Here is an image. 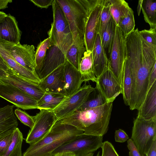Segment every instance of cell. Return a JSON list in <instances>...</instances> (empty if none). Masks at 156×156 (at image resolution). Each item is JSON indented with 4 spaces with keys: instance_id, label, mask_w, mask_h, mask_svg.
Here are the masks:
<instances>
[{
    "instance_id": "1",
    "label": "cell",
    "mask_w": 156,
    "mask_h": 156,
    "mask_svg": "<svg viewBox=\"0 0 156 156\" xmlns=\"http://www.w3.org/2000/svg\"><path fill=\"white\" fill-rule=\"evenodd\" d=\"M126 47V59L133 80L129 107L131 110H138L145 99L150 74L156 63V46L137 39L128 42Z\"/></svg>"
},
{
    "instance_id": "2",
    "label": "cell",
    "mask_w": 156,
    "mask_h": 156,
    "mask_svg": "<svg viewBox=\"0 0 156 156\" xmlns=\"http://www.w3.org/2000/svg\"><path fill=\"white\" fill-rule=\"evenodd\" d=\"M113 102L95 108L81 111L78 109L62 119V122L75 126L85 134L103 136L107 132Z\"/></svg>"
},
{
    "instance_id": "3",
    "label": "cell",
    "mask_w": 156,
    "mask_h": 156,
    "mask_svg": "<svg viewBox=\"0 0 156 156\" xmlns=\"http://www.w3.org/2000/svg\"><path fill=\"white\" fill-rule=\"evenodd\" d=\"M62 121V119L57 121L45 136L30 144L23 156H52V152L59 147L83 133Z\"/></svg>"
},
{
    "instance_id": "4",
    "label": "cell",
    "mask_w": 156,
    "mask_h": 156,
    "mask_svg": "<svg viewBox=\"0 0 156 156\" xmlns=\"http://www.w3.org/2000/svg\"><path fill=\"white\" fill-rule=\"evenodd\" d=\"M69 24L73 42L83 40L86 22L98 0H56Z\"/></svg>"
},
{
    "instance_id": "5",
    "label": "cell",
    "mask_w": 156,
    "mask_h": 156,
    "mask_svg": "<svg viewBox=\"0 0 156 156\" xmlns=\"http://www.w3.org/2000/svg\"><path fill=\"white\" fill-rule=\"evenodd\" d=\"M52 6L53 22L48 32L49 47L55 46L66 56L73 43L72 34L64 14L56 0H54Z\"/></svg>"
},
{
    "instance_id": "6",
    "label": "cell",
    "mask_w": 156,
    "mask_h": 156,
    "mask_svg": "<svg viewBox=\"0 0 156 156\" xmlns=\"http://www.w3.org/2000/svg\"><path fill=\"white\" fill-rule=\"evenodd\" d=\"M131 139L142 156L156 139V118L146 120L137 117L133 122Z\"/></svg>"
},
{
    "instance_id": "7",
    "label": "cell",
    "mask_w": 156,
    "mask_h": 156,
    "mask_svg": "<svg viewBox=\"0 0 156 156\" xmlns=\"http://www.w3.org/2000/svg\"><path fill=\"white\" fill-rule=\"evenodd\" d=\"M103 136L83 133L59 147L52 152V155L58 153L70 152L76 156H85L95 151L101 147Z\"/></svg>"
},
{
    "instance_id": "8",
    "label": "cell",
    "mask_w": 156,
    "mask_h": 156,
    "mask_svg": "<svg viewBox=\"0 0 156 156\" xmlns=\"http://www.w3.org/2000/svg\"><path fill=\"white\" fill-rule=\"evenodd\" d=\"M126 37L116 24L109 59V66L113 74L122 89L124 65L126 57Z\"/></svg>"
},
{
    "instance_id": "9",
    "label": "cell",
    "mask_w": 156,
    "mask_h": 156,
    "mask_svg": "<svg viewBox=\"0 0 156 156\" xmlns=\"http://www.w3.org/2000/svg\"><path fill=\"white\" fill-rule=\"evenodd\" d=\"M85 82L79 89L71 95L66 96L59 104L53 111L57 121L72 114L79 109L87 100L90 94L94 89Z\"/></svg>"
},
{
    "instance_id": "10",
    "label": "cell",
    "mask_w": 156,
    "mask_h": 156,
    "mask_svg": "<svg viewBox=\"0 0 156 156\" xmlns=\"http://www.w3.org/2000/svg\"><path fill=\"white\" fill-rule=\"evenodd\" d=\"M34 123L25 139L30 144L42 138L50 131L57 121L53 111L41 110L34 116Z\"/></svg>"
},
{
    "instance_id": "11",
    "label": "cell",
    "mask_w": 156,
    "mask_h": 156,
    "mask_svg": "<svg viewBox=\"0 0 156 156\" xmlns=\"http://www.w3.org/2000/svg\"><path fill=\"white\" fill-rule=\"evenodd\" d=\"M0 43L10 53L20 65L32 72L36 73L35 48L33 45L16 44L0 39Z\"/></svg>"
},
{
    "instance_id": "12",
    "label": "cell",
    "mask_w": 156,
    "mask_h": 156,
    "mask_svg": "<svg viewBox=\"0 0 156 156\" xmlns=\"http://www.w3.org/2000/svg\"><path fill=\"white\" fill-rule=\"evenodd\" d=\"M0 97L23 110L38 109V100L10 84L0 82Z\"/></svg>"
},
{
    "instance_id": "13",
    "label": "cell",
    "mask_w": 156,
    "mask_h": 156,
    "mask_svg": "<svg viewBox=\"0 0 156 156\" xmlns=\"http://www.w3.org/2000/svg\"><path fill=\"white\" fill-rule=\"evenodd\" d=\"M105 0H98L87 19L83 35L86 51H92L99 30L100 19Z\"/></svg>"
},
{
    "instance_id": "14",
    "label": "cell",
    "mask_w": 156,
    "mask_h": 156,
    "mask_svg": "<svg viewBox=\"0 0 156 156\" xmlns=\"http://www.w3.org/2000/svg\"><path fill=\"white\" fill-rule=\"evenodd\" d=\"M0 82L12 85L38 101L45 93L39 84L21 78L10 69L7 71L0 69Z\"/></svg>"
},
{
    "instance_id": "15",
    "label": "cell",
    "mask_w": 156,
    "mask_h": 156,
    "mask_svg": "<svg viewBox=\"0 0 156 156\" xmlns=\"http://www.w3.org/2000/svg\"><path fill=\"white\" fill-rule=\"evenodd\" d=\"M97 79L96 87L108 103L113 102L117 96L122 94V88L115 77L109 65Z\"/></svg>"
},
{
    "instance_id": "16",
    "label": "cell",
    "mask_w": 156,
    "mask_h": 156,
    "mask_svg": "<svg viewBox=\"0 0 156 156\" xmlns=\"http://www.w3.org/2000/svg\"><path fill=\"white\" fill-rule=\"evenodd\" d=\"M66 61L65 56L56 46L49 47L43 62L41 69L38 75L41 80Z\"/></svg>"
},
{
    "instance_id": "17",
    "label": "cell",
    "mask_w": 156,
    "mask_h": 156,
    "mask_svg": "<svg viewBox=\"0 0 156 156\" xmlns=\"http://www.w3.org/2000/svg\"><path fill=\"white\" fill-rule=\"evenodd\" d=\"M64 64L55 69L41 80L39 85L45 92L58 93L66 96Z\"/></svg>"
},
{
    "instance_id": "18",
    "label": "cell",
    "mask_w": 156,
    "mask_h": 156,
    "mask_svg": "<svg viewBox=\"0 0 156 156\" xmlns=\"http://www.w3.org/2000/svg\"><path fill=\"white\" fill-rule=\"evenodd\" d=\"M0 55L9 69L21 78L39 84L41 80L36 73L30 71L19 64L9 52L0 43Z\"/></svg>"
},
{
    "instance_id": "19",
    "label": "cell",
    "mask_w": 156,
    "mask_h": 156,
    "mask_svg": "<svg viewBox=\"0 0 156 156\" xmlns=\"http://www.w3.org/2000/svg\"><path fill=\"white\" fill-rule=\"evenodd\" d=\"M21 34L15 18L10 14L0 23V39L16 44L20 43Z\"/></svg>"
},
{
    "instance_id": "20",
    "label": "cell",
    "mask_w": 156,
    "mask_h": 156,
    "mask_svg": "<svg viewBox=\"0 0 156 156\" xmlns=\"http://www.w3.org/2000/svg\"><path fill=\"white\" fill-rule=\"evenodd\" d=\"M94 73L98 78L108 67L109 61L102 47L101 38L98 34L92 51Z\"/></svg>"
},
{
    "instance_id": "21",
    "label": "cell",
    "mask_w": 156,
    "mask_h": 156,
    "mask_svg": "<svg viewBox=\"0 0 156 156\" xmlns=\"http://www.w3.org/2000/svg\"><path fill=\"white\" fill-rule=\"evenodd\" d=\"M64 76L66 96H69L79 89L83 82L79 70L67 61L64 64Z\"/></svg>"
},
{
    "instance_id": "22",
    "label": "cell",
    "mask_w": 156,
    "mask_h": 156,
    "mask_svg": "<svg viewBox=\"0 0 156 156\" xmlns=\"http://www.w3.org/2000/svg\"><path fill=\"white\" fill-rule=\"evenodd\" d=\"M138 111L137 117L146 120L156 118V81L148 90L143 104Z\"/></svg>"
},
{
    "instance_id": "23",
    "label": "cell",
    "mask_w": 156,
    "mask_h": 156,
    "mask_svg": "<svg viewBox=\"0 0 156 156\" xmlns=\"http://www.w3.org/2000/svg\"><path fill=\"white\" fill-rule=\"evenodd\" d=\"M13 105L0 108V136L17 127L18 122L13 111Z\"/></svg>"
},
{
    "instance_id": "24",
    "label": "cell",
    "mask_w": 156,
    "mask_h": 156,
    "mask_svg": "<svg viewBox=\"0 0 156 156\" xmlns=\"http://www.w3.org/2000/svg\"><path fill=\"white\" fill-rule=\"evenodd\" d=\"M79 71L83 82L91 80L96 82L97 78L93 71L92 52L85 51L80 64Z\"/></svg>"
},
{
    "instance_id": "25",
    "label": "cell",
    "mask_w": 156,
    "mask_h": 156,
    "mask_svg": "<svg viewBox=\"0 0 156 156\" xmlns=\"http://www.w3.org/2000/svg\"><path fill=\"white\" fill-rule=\"evenodd\" d=\"M86 51L83 40L73 42L65 56L66 61L79 70L80 63Z\"/></svg>"
},
{
    "instance_id": "26",
    "label": "cell",
    "mask_w": 156,
    "mask_h": 156,
    "mask_svg": "<svg viewBox=\"0 0 156 156\" xmlns=\"http://www.w3.org/2000/svg\"><path fill=\"white\" fill-rule=\"evenodd\" d=\"M132 73L127 60L126 59L122 76V94L125 104L129 106L131 101L133 87Z\"/></svg>"
},
{
    "instance_id": "27",
    "label": "cell",
    "mask_w": 156,
    "mask_h": 156,
    "mask_svg": "<svg viewBox=\"0 0 156 156\" xmlns=\"http://www.w3.org/2000/svg\"><path fill=\"white\" fill-rule=\"evenodd\" d=\"M66 96L58 93L45 92L38 101V109L53 111Z\"/></svg>"
},
{
    "instance_id": "28",
    "label": "cell",
    "mask_w": 156,
    "mask_h": 156,
    "mask_svg": "<svg viewBox=\"0 0 156 156\" xmlns=\"http://www.w3.org/2000/svg\"><path fill=\"white\" fill-rule=\"evenodd\" d=\"M116 24L112 17L101 37L102 47L109 60L114 40Z\"/></svg>"
},
{
    "instance_id": "29",
    "label": "cell",
    "mask_w": 156,
    "mask_h": 156,
    "mask_svg": "<svg viewBox=\"0 0 156 156\" xmlns=\"http://www.w3.org/2000/svg\"><path fill=\"white\" fill-rule=\"evenodd\" d=\"M141 9L150 28H156V0H142Z\"/></svg>"
},
{
    "instance_id": "30",
    "label": "cell",
    "mask_w": 156,
    "mask_h": 156,
    "mask_svg": "<svg viewBox=\"0 0 156 156\" xmlns=\"http://www.w3.org/2000/svg\"><path fill=\"white\" fill-rule=\"evenodd\" d=\"M107 103L108 102L106 99L96 87L79 109L81 111L87 110L100 106Z\"/></svg>"
},
{
    "instance_id": "31",
    "label": "cell",
    "mask_w": 156,
    "mask_h": 156,
    "mask_svg": "<svg viewBox=\"0 0 156 156\" xmlns=\"http://www.w3.org/2000/svg\"><path fill=\"white\" fill-rule=\"evenodd\" d=\"M111 15L117 25L120 19L130 9L128 4L124 0H109Z\"/></svg>"
},
{
    "instance_id": "32",
    "label": "cell",
    "mask_w": 156,
    "mask_h": 156,
    "mask_svg": "<svg viewBox=\"0 0 156 156\" xmlns=\"http://www.w3.org/2000/svg\"><path fill=\"white\" fill-rule=\"evenodd\" d=\"M23 140V135L17 127L14 131L10 144L3 156H22V146Z\"/></svg>"
},
{
    "instance_id": "33",
    "label": "cell",
    "mask_w": 156,
    "mask_h": 156,
    "mask_svg": "<svg viewBox=\"0 0 156 156\" xmlns=\"http://www.w3.org/2000/svg\"><path fill=\"white\" fill-rule=\"evenodd\" d=\"M117 25L126 38L134 30V12L131 8L120 19Z\"/></svg>"
},
{
    "instance_id": "34",
    "label": "cell",
    "mask_w": 156,
    "mask_h": 156,
    "mask_svg": "<svg viewBox=\"0 0 156 156\" xmlns=\"http://www.w3.org/2000/svg\"><path fill=\"white\" fill-rule=\"evenodd\" d=\"M48 37L41 41L38 45L35 53V71L38 74L40 71L47 51L49 47Z\"/></svg>"
},
{
    "instance_id": "35",
    "label": "cell",
    "mask_w": 156,
    "mask_h": 156,
    "mask_svg": "<svg viewBox=\"0 0 156 156\" xmlns=\"http://www.w3.org/2000/svg\"><path fill=\"white\" fill-rule=\"evenodd\" d=\"M110 3L109 0H105L101 14L98 34L101 37L108 23L112 17L110 8Z\"/></svg>"
},
{
    "instance_id": "36",
    "label": "cell",
    "mask_w": 156,
    "mask_h": 156,
    "mask_svg": "<svg viewBox=\"0 0 156 156\" xmlns=\"http://www.w3.org/2000/svg\"><path fill=\"white\" fill-rule=\"evenodd\" d=\"M14 113L22 123L30 129L32 128L34 123V116L30 115L19 108L16 109Z\"/></svg>"
},
{
    "instance_id": "37",
    "label": "cell",
    "mask_w": 156,
    "mask_h": 156,
    "mask_svg": "<svg viewBox=\"0 0 156 156\" xmlns=\"http://www.w3.org/2000/svg\"><path fill=\"white\" fill-rule=\"evenodd\" d=\"M14 130L0 136V156H3L7 151L11 143Z\"/></svg>"
},
{
    "instance_id": "38",
    "label": "cell",
    "mask_w": 156,
    "mask_h": 156,
    "mask_svg": "<svg viewBox=\"0 0 156 156\" xmlns=\"http://www.w3.org/2000/svg\"><path fill=\"white\" fill-rule=\"evenodd\" d=\"M140 35L148 43L156 46V28L139 30Z\"/></svg>"
},
{
    "instance_id": "39",
    "label": "cell",
    "mask_w": 156,
    "mask_h": 156,
    "mask_svg": "<svg viewBox=\"0 0 156 156\" xmlns=\"http://www.w3.org/2000/svg\"><path fill=\"white\" fill-rule=\"evenodd\" d=\"M101 147L102 150L101 156H119L113 145L108 141L103 142Z\"/></svg>"
},
{
    "instance_id": "40",
    "label": "cell",
    "mask_w": 156,
    "mask_h": 156,
    "mask_svg": "<svg viewBox=\"0 0 156 156\" xmlns=\"http://www.w3.org/2000/svg\"><path fill=\"white\" fill-rule=\"evenodd\" d=\"M127 143L129 156H142L131 139H129Z\"/></svg>"
},
{
    "instance_id": "41",
    "label": "cell",
    "mask_w": 156,
    "mask_h": 156,
    "mask_svg": "<svg viewBox=\"0 0 156 156\" xmlns=\"http://www.w3.org/2000/svg\"><path fill=\"white\" fill-rule=\"evenodd\" d=\"M115 138L116 142L123 143L127 141L129 137L124 131L121 129H119L115 131Z\"/></svg>"
},
{
    "instance_id": "42",
    "label": "cell",
    "mask_w": 156,
    "mask_h": 156,
    "mask_svg": "<svg viewBox=\"0 0 156 156\" xmlns=\"http://www.w3.org/2000/svg\"><path fill=\"white\" fill-rule=\"evenodd\" d=\"M35 5L41 9H47L50 5H52L54 0H30Z\"/></svg>"
},
{
    "instance_id": "43",
    "label": "cell",
    "mask_w": 156,
    "mask_h": 156,
    "mask_svg": "<svg viewBox=\"0 0 156 156\" xmlns=\"http://www.w3.org/2000/svg\"><path fill=\"white\" fill-rule=\"evenodd\" d=\"M156 81V63L154 65L151 73L148 85V90L154 83Z\"/></svg>"
},
{
    "instance_id": "44",
    "label": "cell",
    "mask_w": 156,
    "mask_h": 156,
    "mask_svg": "<svg viewBox=\"0 0 156 156\" xmlns=\"http://www.w3.org/2000/svg\"><path fill=\"white\" fill-rule=\"evenodd\" d=\"M145 156H156V139L153 141Z\"/></svg>"
},
{
    "instance_id": "45",
    "label": "cell",
    "mask_w": 156,
    "mask_h": 156,
    "mask_svg": "<svg viewBox=\"0 0 156 156\" xmlns=\"http://www.w3.org/2000/svg\"><path fill=\"white\" fill-rule=\"evenodd\" d=\"M12 1L11 0H0V11L7 8L8 4Z\"/></svg>"
},
{
    "instance_id": "46",
    "label": "cell",
    "mask_w": 156,
    "mask_h": 156,
    "mask_svg": "<svg viewBox=\"0 0 156 156\" xmlns=\"http://www.w3.org/2000/svg\"><path fill=\"white\" fill-rule=\"evenodd\" d=\"M0 69L7 71L9 69L7 65L0 55Z\"/></svg>"
},
{
    "instance_id": "47",
    "label": "cell",
    "mask_w": 156,
    "mask_h": 156,
    "mask_svg": "<svg viewBox=\"0 0 156 156\" xmlns=\"http://www.w3.org/2000/svg\"><path fill=\"white\" fill-rule=\"evenodd\" d=\"M52 156H76L75 154L70 152L58 153Z\"/></svg>"
},
{
    "instance_id": "48",
    "label": "cell",
    "mask_w": 156,
    "mask_h": 156,
    "mask_svg": "<svg viewBox=\"0 0 156 156\" xmlns=\"http://www.w3.org/2000/svg\"><path fill=\"white\" fill-rule=\"evenodd\" d=\"M7 14L2 11H0V23L2 22Z\"/></svg>"
},
{
    "instance_id": "49",
    "label": "cell",
    "mask_w": 156,
    "mask_h": 156,
    "mask_svg": "<svg viewBox=\"0 0 156 156\" xmlns=\"http://www.w3.org/2000/svg\"><path fill=\"white\" fill-rule=\"evenodd\" d=\"M142 1V0H140L138 1V5L137 8V11L139 16L140 12Z\"/></svg>"
},
{
    "instance_id": "50",
    "label": "cell",
    "mask_w": 156,
    "mask_h": 156,
    "mask_svg": "<svg viewBox=\"0 0 156 156\" xmlns=\"http://www.w3.org/2000/svg\"><path fill=\"white\" fill-rule=\"evenodd\" d=\"M94 152H91L84 156H93L94 155Z\"/></svg>"
},
{
    "instance_id": "51",
    "label": "cell",
    "mask_w": 156,
    "mask_h": 156,
    "mask_svg": "<svg viewBox=\"0 0 156 156\" xmlns=\"http://www.w3.org/2000/svg\"><path fill=\"white\" fill-rule=\"evenodd\" d=\"M96 156H100V152L99 151L97 154L96 155Z\"/></svg>"
}]
</instances>
